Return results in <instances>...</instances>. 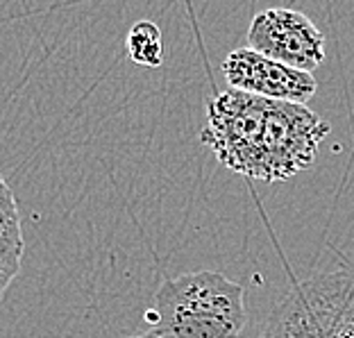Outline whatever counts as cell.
Segmentation results:
<instances>
[{
  "label": "cell",
  "instance_id": "6da1fadb",
  "mask_svg": "<svg viewBox=\"0 0 354 338\" xmlns=\"http://www.w3.org/2000/svg\"><path fill=\"white\" fill-rule=\"evenodd\" d=\"M332 125L304 104L227 88L207 104L200 141L230 171L286 182L316 162Z\"/></svg>",
  "mask_w": 354,
  "mask_h": 338
},
{
  "label": "cell",
  "instance_id": "7a4b0ae2",
  "mask_svg": "<svg viewBox=\"0 0 354 338\" xmlns=\"http://www.w3.org/2000/svg\"><path fill=\"white\" fill-rule=\"evenodd\" d=\"M146 318L166 338H241L245 288L216 270L182 272L159 286Z\"/></svg>",
  "mask_w": 354,
  "mask_h": 338
},
{
  "label": "cell",
  "instance_id": "3957f363",
  "mask_svg": "<svg viewBox=\"0 0 354 338\" xmlns=\"http://www.w3.org/2000/svg\"><path fill=\"white\" fill-rule=\"evenodd\" d=\"M263 338H354V272L297 281L272 309Z\"/></svg>",
  "mask_w": 354,
  "mask_h": 338
},
{
  "label": "cell",
  "instance_id": "277c9868",
  "mask_svg": "<svg viewBox=\"0 0 354 338\" xmlns=\"http://www.w3.org/2000/svg\"><path fill=\"white\" fill-rule=\"evenodd\" d=\"M248 48L307 73L325 62V35L307 14L291 7H270L257 14L248 28Z\"/></svg>",
  "mask_w": 354,
  "mask_h": 338
},
{
  "label": "cell",
  "instance_id": "5b68a950",
  "mask_svg": "<svg viewBox=\"0 0 354 338\" xmlns=\"http://www.w3.org/2000/svg\"><path fill=\"white\" fill-rule=\"evenodd\" d=\"M223 75L230 88L261 98L307 104L318 91L316 77L275 62L252 48H236L223 62Z\"/></svg>",
  "mask_w": 354,
  "mask_h": 338
},
{
  "label": "cell",
  "instance_id": "8992f818",
  "mask_svg": "<svg viewBox=\"0 0 354 338\" xmlns=\"http://www.w3.org/2000/svg\"><path fill=\"white\" fill-rule=\"evenodd\" d=\"M23 247L26 243H23L21 234L19 205H16L12 189L0 175V300L19 275Z\"/></svg>",
  "mask_w": 354,
  "mask_h": 338
},
{
  "label": "cell",
  "instance_id": "52a82bcc",
  "mask_svg": "<svg viewBox=\"0 0 354 338\" xmlns=\"http://www.w3.org/2000/svg\"><path fill=\"white\" fill-rule=\"evenodd\" d=\"M125 53L134 64L146 68H159L164 64V39L157 23L148 19L136 21L127 30Z\"/></svg>",
  "mask_w": 354,
  "mask_h": 338
},
{
  "label": "cell",
  "instance_id": "ba28073f",
  "mask_svg": "<svg viewBox=\"0 0 354 338\" xmlns=\"http://www.w3.org/2000/svg\"><path fill=\"white\" fill-rule=\"evenodd\" d=\"M130 338H166L162 332H157V329H150L146 334H139V336H130Z\"/></svg>",
  "mask_w": 354,
  "mask_h": 338
}]
</instances>
